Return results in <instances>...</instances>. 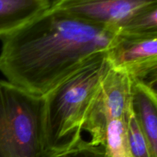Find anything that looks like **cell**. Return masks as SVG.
<instances>
[{"label":"cell","mask_w":157,"mask_h":157,"mask_svg":"<svg viewBox=\"0 0 157 157\" xmlns=\"http://www.w3.org/2000/svg\"><path fill=\"white\" fill-rule=\"evenodd\" d=\"M118 34L58 7L2 38L0 73L6 81L44 97L87 61L115 45Z\"/></svg>","instance_id":"obj_1"},{"label":"cell","mask_w":157,"mask_h":157,"mask_svg":"<svg viewBox=\"0 0 157 157\" xmlns=\"http://www.w3.org/2000/svg\"><path fill=\"white\" fill-rule=\"evenodd\" d=\"M107 52L94 56L44 96L42 157L62 154L84 140V123L112 68Z\"/></svg>","instance_id":"obj_2"},{"label":"cell","mask_w":157,"mask_h":157,"mask_svg":"<svg viewBox=\"0 0 157 157\" xmlns=\"http://www.w3.org/2000/svg\"><path fill=\"white\" fill-rule=\"evenodd\" d=\"M44 97L0 81V157H42Z\"/></svg>","instance_id":"obj_3"},{"label":"cell","mask_w":157,"mask_h":157,"mask_svg":"<svg viewBox=\"0 0 157 157\" xmlns=\"http://www.w3.org/2000/svg\"><path fill=\"white\" fill-rule=\"evenodd\" d=\"M133 80L124 72L111 70L103 81L90 109L83 130L90 134V144L104 147L110 121L126 119L132 109Z\"/></svg>","instance_id":"obj_4"},{"label":"cell","mask_w":157,"mask_h":157,"mask_svg":"<svg viewBox=\"0 0 157 157\" xmlns=\"http://www.w3.org/2000/svg\"><path fill=\"white\" fill-rule=\"evenodd\" d=\"M107 57L112 69L126 73L134 81L148 83L149 78L156 77L157 35H118Z\"/></svg>","instance_id":"obj_5"},{"label":"cell","mask_w":157,"mask_h":157,"mask_svg":"<svg viewBox=\"0 0 157 157\" xmlns=\"http://www.w3.org/2000/svg\"><path fill=\"white\" fill-rule=\"evenodd\" d=\"M150 0H56L58 7L83 20L119 33Z\"/></svg>","instance_id":"obj_6"},{"label":"cell","mask_w":157,"mask_h":157,"mask_svg":"<svg viewBox=\"0 0 157 157\" xmlns=\"http://www.w3.org/2000/svg\"><path fill=\"white\" fill-rule=\"evenodd\" d=\"M132 109L153 157H157V94L155 86L133 80Z\"/></svg>","instance_id":"obj_7"},{"label":"cell","mask_w":157,"mask_h":157,"mask_svg":"<svg viewBox=\"0 0 157 157\" xmlns=\"http://www.w3.org/2000/svg\"><path fill=\"white\" fill-rule=\"evenodd\" d=\"M51 0H0V39L48 10Z\"/></svg>","instance_id":"obj_8"},{"label":"cell","mask_w":157,"mask_h":157,"mask_svg":"<svg viewBox=\"0 0 157 157\" xmlns=\"http://www.w3.org/2000/svg\"><path fill=\"white\" fill-rule=\"evenodd\" d=\"M118 35L130 36L157 35V1L150 3L138 11L120 30Z\"/></svg>","instance_id":"obj_9"},{"label":"cell","mask_w":157,"mask_h":157,"mask_svg":"<svg viewBox=\"0 0 157 157\" xmlns=\"http://www.w3.org/2000/svg\"><path fill=\"white\" fill-rule=\"evenodd\" d=\"M104 149L108 157H129L126 119L113 120L109 122L106 130Z\"/></svg>","instance_id":"obj_10"},{"label":"cell","mask_w":157,"mask_h":157,"mask_svg":"<svg viewBox=\"0 0 157 157\" xmlns=\"http://www.w3.org/2000/svg\"><path fill=\"white\" fill-rule=\"evenodd\" d=\"M129 157H153L150 147L138 124L133 109L126 118Z\"/></svg>","instance_id":"obj_11"},{"label":"cell","mask_w":157,"mask_h":157,"mask_svg":"<svg viewBox=\"0 0 157 157\" xmlns=\"http://www.w3.org/2000/svg\"><path fill=\"white\" fill-rule=\"evenodd\" d=\"M54 157H108L104 147L93 146L89 141L83 140L69 151Z\"/></svg>","instance_id":"obj_12"}]
</instances>
